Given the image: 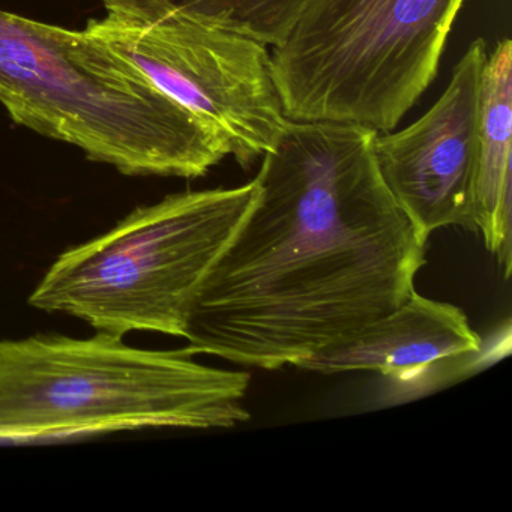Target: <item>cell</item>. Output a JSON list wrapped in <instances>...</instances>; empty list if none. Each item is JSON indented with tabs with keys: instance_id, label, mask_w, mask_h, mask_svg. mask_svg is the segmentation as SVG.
Here are the masks:
<instances>
[{
	"instance_id": "cell-9",
	"label": "cell",
	"mask_w": 512,
	"mask_h": 512,
	"mask_svg": "<svg viewBox=\"0 0 512 512\" xmlns=\"http://www.w3.org/2000/svg\"><path fill=\"white\" fill-rule=\"evenodd\" d=\"M512 44L499 41L482 71L473 232L511 274Z\"/></svg>"
},
{
	"instance_id": "cell-7",
	"label": "cell",
	"mask_w": 512,
	"mask_h": 512,
	"mask_svg": "<svg viewBox=\"0 0 512 512\" xmlns=\"http://www.w3.org/2000/svg\"><path fill=\"white\" fill-rule=\"evenodd\" d=\"M482 38L467 47L439 100L400 131L377 133L374 157L380 175L419 235L428 241L443 227L473 230L479 149Z\"/></svg>"
},
{
	"instance_id": "cell-4",
	"label": "cell",
	"mask_w": 512,
	"mask_h": 512,
	"mask_svg": "<svg viewBox=\"0 0 512 512\" xmlns=\"http://www.w3.org/2000/svg\"><path fill=\"white\" fill-rule=\"evenodd\" d=\"M257 193L254 178L239 187L185 191L140 206L109 232L62 253L29 304L119 337L148 331L182 338L200 284Z\"/></svg>"
},
{
	"instance_id": "cell-3",
	"label": "cell",
	"mask_w": 512,
	"mask_h": 512,
	"mask_svg": "<svg viewBox=\"0 0 512 512\" xmlns=\"http://www.w3.org/2000/svg\"><path fill=\"white\" fill-rule=\"evenodd\" d=\"M193 356L137 349L107 332L0 341V442L250 421V374Z\"/></svg>"
},
{
	"instance_id": "cell-2",
	"label": "cell",
	"mask_w": 512,
	"mask_h": 512,
	"mask_svg": "<svg viewBox=\"0 0 512 512\" xmlns=\"http://www.w3.org/2000/svg\"><path fill=\"white\" fill-rule=\"evenodd\" d=\"M0 103L17 125L127 176L194 179L226 145L88 29L0 10Z\"/></svg>"
},
{
	"instance_id": "cell-5",
	"label": "cell",
	"mask_w": 512,
	"mask_h": 512,
	"mask_svg": "<svg viewBox=\"0 0 512 512\" xmlns=\"http://www.w3.org/2000/svg\"><path fill=\"white\" fill-rule=\"evenodd\" d=\"M466 0H311L269 52L290 121L395 130L436 79Z\"/></svg>"
},
{
	"instance_id": "cell-10",
	"label": "cell",
	"mask_w": 512,
	"mask_h": 512,
	"mask_svg": "<svg viewBox=\"0 0 512 512\" xmlns=\"http://www.w3.org/2000/svg\"><path fill=\"white\" fill-rule=\"evenodd\" d=\"M107 11L149 17L173 13L253 38L281 43L311 0H101Z\"/></svg>"
},
{
	"instance_id": "cell-6",
	"label": "cell",
	"mask_w": 512,
	"mask_h": 512,
	"mask_svg": "<svg viewBox=\"0 0 512 512\" xmlns=\"http://www.w3.org/2000/svg\"><path fill=\"white\" fill-rule=\"evenodd\" d=\"M86 29L188 110L242 169L280 139L287 119L265 44L173 11L149 17L107 11Z\"/></svg>"
},
{
	"instance_id": "cell-8",
	"label": "cell",
	"mask_w": 512,
	"mask_h": 512,
	"mask_svg": "<svg viewBox=\"0 0 512 512\" xmlns=\"http://www.w3.org/2000/svg\"><path fill=\"white\" fill-rule=\"evenodd\" d=\"M481 347V337L460 308L413 292L397 310L295 367L320 374L376 371L412 382L478 356Z\"/></svg>"
},
{
	"instance_id": "cell-1",
	"label": "cell",
	"mask_w": 512,
	"mask_h": 512,
	"mask_svg": "<svg viewBox=\"0 0 512 512\" xmlns=\"http://www.w3.org/2000/svg\"><path fill=\"white\" fill-rule=\"evenodd\" d=\"M376 136L287 119L262 157L253 208L194 296L188 352L295 367L409 299L427 241L380 175Z\"/></svg>"
}]
</instances>
